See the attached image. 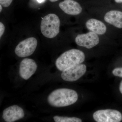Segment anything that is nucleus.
Instances as JSON below:
<instances>
[{
	"instance_id": "f257e3e1",
	"label": "nucleus",
	"mask_w": 122,
	"mask_h": 122,
	"mask_svg": "<svg viewBox=\"0 0 122 122\" xmlns=\"http://www.w3.org/2000/svg\"><path fill=\"white\" fill-rule=\"evenodd\" d=\"M78 98V95L75 91L63 88L52 92L48 96V100L51 106L61 107L74 104Z\"/></svg>"
},
{
	"instance_id": "f03ea898",
	"label": "nucleus",
	"mask_w": 122,
	"mask_h": 122,
	"mask_svg": "<svg viewBox=\"0 0 122 122\" xmlns=\"http://www.w3.org/2000/svg\"><path fill=\"white\" fill-rule=\"evenodd\" d=\"M85 56L82 51L73 49L66 51L58 58L55 62L57 68L60 71L82 63Z\"/></svg>"
},
{
	"instance_id": "7ed1b4c3",
	"label": "nucleus",
	"mask_w": 122,
	"mask_h": 122,
	"mask_svg": "<svg viewBox=\"0 0 122 122\" xmlns=\"http://www.w3.org/2000/svg\"><path fill=\"white\" fill-rule=\"evenodd\" d=\"M60 19L54 14H50L46 15L41 20V31L44 36L52 38L56 36L60 30Z\"/></svg>"
},
{
	"instance_id": "20e7f679",
	"label": "nucleus",
	"mask_w": 122,
	"mask_h": 122,
	"mask_svg": "<svg viewBox=\"0 0 122 122\" xmlns=\"http://www.w3.org/2000/svg\"><path fill=\"white\" fill-rule=\"evenodd\" d=\"M37 41L35 38H28L21 41L16 46L15 53L20 57L29 56L33 54L36 48Z\"/></svg>"
},
{
	"instance_id": "39448f33",
	"label": "nucleus",
	"mask_w": 122,
	"mask_h": 122,
	"mask_svg": "<svg viewBox=\"0 0 122 122\" xmlns=\"http://www.w3.org/2000/svg\"><path fill=\"white\" fill-rule=\"evenodd\" d=\"M94 119L97 122H119L122 119L120 112L116 110H99L94 113Z\"/></svg>"
},
{
	"instance_id": "423d86ee",
	"label": "nucleus",
	"mask_w": 122,
	"mask_h": 122,
	"mask_svg": "<svg viewBox=\"0 0 122 122\" xmlns=\"http://www.w3.org/2000/svg\"><path fill=\"white\" fill-rule=\"evenodd\" d=\"M86 69L85 65L81 63L63 71L61 74V77L64 81H74L78 80L85 74Z\"/></svg>"
},
{
	"instance_id": "0eeeda50",
	"label": "nucleus",
	"mask_w": 122,
	"mask_h": 122,
	"mask_svg": "<svg viewBox=\"0 0 122 122\" xmlns=\"http://www.w3.org/2000/svg\"><path fill=\"white\" fill-rule=\"evenodd\" d=\"M98 35L90 31L86 33L78 34L75 38V41L79 46L91 49L97 45L99 42Z\"/></svg>"
},
{
	"instance_id": "6e6552de",
	"label": "nucleus",
	"mask_w": 122,
	"mask_h": 122,
	"mask_svg": "<svg viewBox=\"0 0 122 122\" xmlns=\"http://www.w3.org/2000/svg\"><path fill=\"white\" fill-rule=\"evenodd\" d=\"M37 66L34 60L26 58L20 63L19 73L20 76L25 80H28L35 73Z\"/></svg>"
},
{
	"instance_id": "1a4fd4ad",
	"label": "nucleus",
	"mask_w": 122,
	"mask_h": 122,
	"mask_svg": "<svg viewBox=\"0 0 122 122\" xmlns=\"http://www.w3.org/2000/svg\"><path fill=\"white\" fill-rule=\"evenodd\" d=\"M24 110L17 105L7 107L3 112L2 118L5 122H13L24 117Z\"/></svg>"
},
{
	"instance_id": "9d476101",
	"label": "nucleus",
	"mask_w": 122,
	"mask_h": 122,
	"mask_svg": "<svg viewBox=\"0 0 122 122\" xmlns=\"http://www.w3.org/2000/svg\"><path fill=\"white\" fill-rule=\"evenodd\" d=\"M59 6L65 13L69 15H78L82 10L81 5L74 0H64L59 3Z\"/></svg>"
},
{
	"instance_id": "9b49d317",
	"label": "nucleus",
	"mask_w": 122,
	"mask_h": 122,
	"mask_svg": "<svg viewBox=\"0 0 122 122\" xmlns=\"http://www.w3.org/2000/svg\"><path fill=\"white\" fill-rule=\"evenodd\" d=\"M86 26L88 30L98 35L105 34L107 30V26L103 22L95 18L87 20L86 23Z\"/></svg>"
},
{
	"instance_id": "f8f14e48",
	"label": "nucleus",
	"mask_w": 122,
	"mask_h": 122,
	"mask_svg": "<svg viewBox=\"0 0 122 122\" xmlns=\"http://www.w3.org/2000/svg\"><path fill=\"white\" fill-rule=\"evenodd\" d=\"M106 22L118 28H122V12L111 10L106 14L104 18Z\"/></svg>"
},
{
	"instance_id": "ddd939ff",
	"label": "nucleus",
	"mask_w": 122,
	"mask_h": 122,
	"mask_svg": "<svg viewBox=\"0 0 122 122\" xmlns=\"http://www.w3.org/2000/svg\"><path fill=\"white\" fill-rule=\"evenodd\" d=\"M54 120L56 122H81V119L74 117H68L56 116L53 117Z\"/></svg>"
},
{
	"instance_id": "4468645a",
	"label": "nucleus",
	"mask_w": 122,
	"mask_h": 122,
	"mask_svg": "<svg viewBox=\"0 0 122 122\" xmlns=\"http://www.w3.org/2000/svg\"><path fill=\"white\" fill-rule=\"evenodd\" d=\"M114 76L122 77V68H115L112 72Z\"/></svg>"
},
{
	"instance_id": "2eb2a0df",
	"label": "nucleus",
	"mask_w": 122,
	"mask_h": 122,
	"mask_svg": "<svg viewBox=\"0 0 122 122\" xmlns=\"http://www.w3.org/2000/svg\"><path fill=\"white\" fill-rule=\"evenodd\" d=\"M13 0H0V4L3 7L7 8L9 7Z\"/></svg>"
},
{
	"instance_id": "dca6fc26",
	"label": "nucleus",
	"mask_w": 122,
	"mask_h": 122,
	"mask_svg": "<svg viewBox=\"0 0 122 122\" xmlns=\"http://www.w3.org/2000/svg\"><path fill=\"white\" fill-rule=\"evenodd\" d=\"M5 27L2 22H0V38H1L4 33Z\"/></svg>"
},
{
	"instance_id": "f3484780",
	"label": "nucleus",
	"mask_w": 122,
	"mask_h": 122,
	"mask_svg": "<svg viewBox=\"0 0 122 122\" xmlns=\"http://www.w3.org/2000/svg\"><path fill=\"white\" fill-rule=\"evenodd\" d=\"M119 90H120V92L122 94V81L120 83V86H119Z\"/></svg>"
},
{
	"instance_id": "a211bd4d",
	"label": "nucleus",
	"mask_w": 122,
	"mask_h": 122,
	"mask_svg": "<svg viewBox=\"0 0 122 122\" xmlns=\"http://www.w3.org/2000/svg\"><path fill=\"white\" fill-rule=\"evenodd\" d=\"M36 0L37 1L38 3H42L45 2L46 0Z\"/></svg>"
},
{
	"instance_id": "6ab92c4d",
	"label": "nucleus",
	"mask_w": 122,
	"mask_h": 122,
	"mask_svg": "<svg viewBox=\"0 0 122 122\" xmlns=\"http://www.w3.org/2000/svg\"><path fill=\"white\" fill-rule=\"evenodd\" d=\"M114 0L116 3H122V0Z\"/></svg>"
},
{
	"instance_id": "aec40b11",
	"label": "nucleus",
	"mask_w": 122,
	"mask_h": 122,
	"mask_svg": "<svg viewBox=\"0 0 122 122\" xmlns=\"http://www.w3.org/2000/svg\"><path fill=\"white\" fill-rule=\"evenodd\" d=\"M58 0H49L51 2H55L57 1Z\"/></svg>"
},
{
	"instance_id": "412c9836",
	"label": "nucleus",
	"mask_w": 122,
	"mask_h": 122,
	"mask_svg": "<svg viewBox=\"0 0 122 122\" xmlns=\"http://www.w3.org/2000/svg\"><path fill=\"white\" fill-rule=\"evenodd\" d=\"M0 12H1L2 10V5H0Z\"/></svg>"
}]
</instances>
